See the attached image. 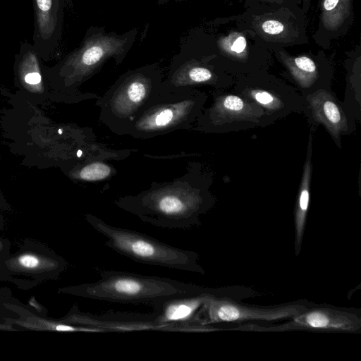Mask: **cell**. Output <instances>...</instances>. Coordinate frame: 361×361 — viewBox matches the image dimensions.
I'll return each mask as SVG.
<instances>
[{
    "mask_svg": "<svg viewBox=\"0 0 361 361\" xmlns=\"http://www.w3.org/2000/svg\"><path fill=\"white\" fill-rule=\"evenodd\" d=\"M212 292L207 289L191 295L166 299L154 307L155 324L162 331L208 332L222 330L211 325L201 326L197 314Z\"/></svg>",
    "mask_w": 361,
    "mask_h": 361,
    "instance_id": "9",
    "label": "cell"
},
{
    "mask_svg": "<svg viewBox=\"0 0 361 361\" xmlns=\"http://www.w3.org/2000/svg\"><path fill=\"white\" fill-rule=\"evenodd\" d=\"M281 56L290 74L301 87H309L314 84L317 79L318 71L311 58L306 56L293 57L283 53Z\"/></svg>",
    "mask_w": 361,
    "mask_h": 361,
    "instance_id": "17",
    "label": "cell"
},
{
    "mask_svg": "<svg viewBox=\"0 0 361 361\" xmlns=\"http://www.w3.org/2000/svg\"><path fill=\"white\" fill-rule=\"evenodd\" d=\"M250 95L257 102L269 110H276L281 106L280 100L269 92L254 90L250 93Z\"/></svg>",
    "mask_w": 361,
    "mask_h": 361,
    "instance_id": "20",
    "label": "cell"
},
{
    "mask_svg": "<svg viewBox=\"0 0 361 361\" xmlns=\"http://www.w3.org/2000/svg\"><path fill=\"white\" fill-rule=\"evenodd\" d=\"M361 329L360 314L354 310L331 306L307 307L288 322L270 326L245 324L228 330L259 332L312 331L355 333Z\"/></svg>",
    "mask_w": 361,
    "mask_h": 361,
    "instance_id": "7",
    "label": "cell"
},
{
    "mask_svg": "<svg viewBox=\"0 0 361 361\" xmlns=\"http://www.w3.org/2000/svg\"><path fill=\"white\" fill-rule=\"evenodd\" d=\"M171 1H175L176 2H180V1H182L183 0H157V4L160 6H163V5H165L166 4H168L169 2Z\"/></svg>",
    "mask_w": 361,
    "mask_h": 361,
    "instance_id": "23",
    "label": "cell"
},
{
    "mask_svg": "<svg viewBox=\"0 0 361 361\" xmlns=\"http://www.w3.org/2000/svg\"><path fill=\"white\" fill-rule=\"evenodd\" d=\"M98 271L99 280L73 288V293L92 300L145 304L154 308L170 298L195 294L206 289L166 277L116 270Z\"/></svg>",
    "mask_w": 361,
    "mask_h": 361,
    "instance_id": "3",
    "label": "cell"
},
{
    "mask_svg": "<svg viewBox=\"0 0 361 361\" xmlns=\"http://www.w3.org/2000/svg\"><path fill=\"white\" fill-rule=\"evenodd\" d=\"M90 225L107 240L105 245L135 262L204 274L198 254L169 245L147 234L110 225L92 214H86Z\"/></svg>",
    "mask_w": 361,
    "mask_h": 361,
    "instance_id": "5",
    "label": "cell"
},
{
    "mask_svg": "<svg viewBox=\"0 0 361 361\" xmlns=\"http://www.w3.org/2000/svg\"><path fill=\"white\" fill-rule=\"evenodd\" d=\"M68 0H32L33 47L41 59H50L60 45Z\"/></svg>",
    "mask_w": 361,
    "mask_h": 361,
    "instance_id": "10",
    "label": "cell"
},
{
    "mask_svg": "<svg viewBox=\"0 0 361 361\" xmlns=\"http://www.w3.org/2000/svg\"><path fill=\"white\" fill-rule=\"evenodd\" d=\"M163 80L157 63L127 71L97 99L99 121L113 133L128 135L135 118L161 91Z\"/></svg>",
    "mask_w": 361,
    "mask_h": 361,
    "instance_id": "4",
    "label": "cell"
},
{
    "mask_svg": "<svg viewBox=\"0 0 361 361\" xmlns=\"http://www.w3.org/2000/svg\"><path fill=\"white\" fill-rule=\"evenodd\" d=\"M20 264L26 268H34L36 267L39 261L38 259L30 255H23L19 258Z\"/></svg>",
    "mask_w": 361,
    "mask_h": 361,
    "instance_id": "22",
    "label": "cell"
},
{
    "mask_svg": "<svg viewBox=\"0 0 361 361\" xmlns=\"http://www.w3.org/2000/svg\"><path fill=\"white\" fill-rule=\"evenodd\" d=\"M208 183L200 164L190 162L181 176L154 181L147 190L119 197L114 204L156 227L189 229L200 225V216L214 204Z\"/></svg>",
    "mask_w": 361,
    "mask_h": 361,
    "instance_id": "1",
    "label": "cell"
},
{
    "mask_svg": "<svg viewBox=\"0 0 361 361\" xmlns=\"http://www.w3.org/2000/svg\"><path fill=\"white\" fill-rule=\"evenodd\" d=\"M137 28L123 33L108 32L100 26H90L79 46L67 54L51 72L63 88L85 99H98L97 93H81L77 89L97 74L104 63L114 59L121 64L133 47Z\"/></svg>",
    "mask_w": 361,
    "mask_h": 361,
    "instance_id": "2",
    "label": "cell"
},
{
    "mask_svg": "<svg viewBox=\"0 0 361 361\" xmlns=\"http://www.w3.org/2000/svg\"><path fill=\"white\" fill-rule=\"evenodd\" d=\"M15 59L16 73L20 83L30 90H42L41 58L33 44L27 41L21 42Z\"/></svg>",
    "mask_w": 361,
    "mask_h": 361,
    "instance_id": "14",
    "label": "cell"
},
{
    "mask_svg": "<svg viewBox=\"0 0 361 361\" xmlns=\"http://www.w3.org/2000/svg\"><path fill=\"white\" fill-rule=\"evenodd\" d=\"M258 109L240 97L233 94H217L212 106L202 111L192 129L213 132L229 121L254 120Z\"/></svg>",
    "mask_w": 361,
    "mask_h": 361,
    "instance_id": "11",
    "label": "cell"
},
{
    "mask_svg": "<svg viewBox=\"0 0 361 361\" xmlns=\"http://www.w3.org/2000/svg\"><path fill=\"white\" fill-rule=\"evenodd\" d=\"M265 1H281L282 0H265Z\"/></svg>",
    "mask_w": 361,
    "mask_h": 361,
    "instance_id": "25",
    "label": "cell"
},
{
    "mask_svg": "<svg viewBox=\"0 0 361 361\" xmlns=\"http://www.w3.org/2000/svg\"><path fill=\"white\" fill-rule=\"evenodd\" d=\"M307 307L300 302L273 307L245 305L211 293L197 314V322L201 326L222 322H274L290 319Z\"/></svg>",
    "mask_w": 361,
    "mask_h": 361,
    "instance_id": "8",
    "label": "cell"
},
{
    "mask_svg": "<svg viewBox=\"0 0 361 361\" xmlns=\"http://www.w3.org/2000/svg\"><path fill=\"white\" fill-rule=\"evenodd\" d=\"M315 121L322 123L334 138L348 131L345 113L333 96L324 90H319L307 97Z\"/></svg>",
    "mask_w": 361,
    "mask_h": 361,
    "instance_id": "13",
    "label": "cell"
},
{
    "mask_svg": "<svg viewBox=\"0 0 361 361\" xmlns=\"http://www.w3.org/2000/svg\"><path fill=\"white\" fill-rule=\"evenodd\" d=\"M206 94L193 89L162 90L134 121L128 135L147 140L192 129L202 111Z\"/></svg>",
    "mask_w": 361,
    "mask_h": 361,
    "instance_id": "6",
    "label": "cell"
},
{
    "mask_svg": "<svg viewBox=\"0 0 361 361\" xmlns=\"http://www.w3.org/2000/svg\"><path fill=\"white\" fill-rule=\"evenodd\" d=\"M352 0H322L321 19L327 30L339 28L350 16Z\"/></svg>",
    "mask_w": 361,
    "mask_h": 361,
    "instance_id": "18",
    "label": "cell"
},
{
    "mask_svg": "<svg viewBox=\"0 0 361 361\" xmlns=\"http://www.w3.org/2000/svg\"><path fill=\"white\" fill-rule=\"evenodd\" d=\"M260 29L267 35L276 37L285 32L286 26L279 20L268 18L262 22Z\"/></svg>",
    "mask_w": 361,
    "mask_h": 361,
    "instance_id": "21",
    "label": "cell"
},
{
    "mask_svg": "<svg viewBox=\"0 0 361 361\" xmlns=\"http://www.w3.org/2000/svg\"><path fill=\"white\" fill-rule=\"evenodd\" d=\"M305 1L307 2V4H309V2H310V0H305Z\"/></svg>",
    "mask_w": 361,
    "mask_h": 361,
    "instance_id": "26",
    "label": "cell"
},
{
    "mask_svg": "<svg viewBox=\"0 0 361 361\" xmlns=\"http://www.w3.org/2000/svg\"><path fill=\"white\" fill-rule=\"evenodd\" d=\"M68 171V176L82 182H98L111 179L117 170L109 161L96 159H77Z\"/></svg>",
    "mask_w": 361,
    "mask_h": 361,
    "instance_id": "16",
    "label": "cell"
},
{
    "mask_svg": "<svg viewBox=\"0 0 361 361\" xmlns=\"http://www.w3.org/2000/svg\"><path fill=\"white\" fill-rule=\"evenodd\" d=\"M58 133H59V135H62L63 133V129L61 128H59Z\"/></svg>",
    "mask_w": 361,
    "mask_h": 361,
    "instance_id": "24",
    "label": "cell"
},
{
    "mask_svg": "<svg viewBox=\"0 0 361 361\" xmlns=\"http://www.w3.org/2000/svg\"><path fill=\"white\" fill-rule=\"evenodd\" d=\"M311 147L312 137L310 135L308 146V154L303 168V173L298 190V195L294 213V252L296 255H298L300 252L310 203V190L312 169L311 154L310 156Z\"/></svg>",
    "mask_w": 361,
    "mask_h": 361,
    "instance_id": "15",
    "label": "cell"
},
{
    "mask_svg": "<svg viewBox=\"0 0 361 361\" xmlns=\"http://www.w3.org/2000/svg\"><path fill=\"white\" fill-rule=\"evenodd\" d=\"M218 45L226 54L243 58L247 55V41L245 37L238 32H232L226 37L219 38Z\"/></svg>",
    "mask_w": 361,
    "mask_h": 361,
    "instance_id": "19",
    "label": "cell"
},
{
    "mask_svg": "<svg viewBox=\"0 0 361 361\" xmlns=\"http://www.w3.org/2000/svg\"><path fill=\"white\" fill-rule=\"evenodd\" d=\"M73 317L81 326L102 329L104 332L161 329L155 324L153 313L109 312L102 314L82 313Z\"/></svg>",
    "mask_w": 361,
    "mask_h": 361,
    "instance_id": "12",
    "label": "cell"
}]
</instances>
